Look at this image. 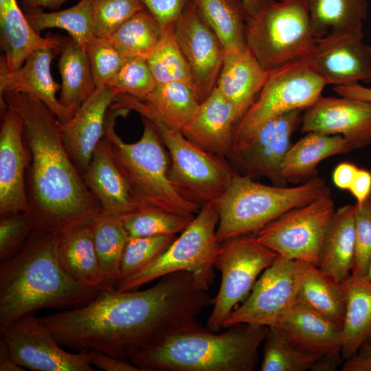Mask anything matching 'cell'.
<instances>
[{"label":"cell","instance_id":"26","mask_svg":"<svg viewBox=\"0 0 371 371\" xmlns=\"http://www.w3.org/2000/svg\"><path fill=\"white\" fill-rule=\"evenodd\" d=\"M114 104L135 111L143 117H157L181 131L190 120L200 101L194 89L183 82L157 84L144 99L117 95Z\"/></svg>","mask_w":371,"mask_h":371},{"label":"cell","instance_id":"32","mask_svg":"<svg viewBox=\"0 0 371 371\" xmlns=\"http://www.w3.org/2000/svg\"><path fill=\"white\" fill-rule=\"evenodd\" d=\"M58 67L61 77L58 100L75 113L96 89L86 47L67 37Z\"/></svg>","mask_w":371,"mask_h":371},{"label":"cell","instance_id":"30","mask_svg":"<svg viewBox=\"0 0 371 371\" xmlns=\"http://www.w3.org/2000/svg\"><path fill=\"white\" fill-rule=\"evenodd\" d=\"M58 259L67 274L85 286L104 288V276L95 249L89 223L61 234Z\"/></svg>","mask_w":371,"mask_h":371},{"label":"cell","instance_id":"22","mask_svg":"<svg viewBox=\"0 0 371 371\" xmlns=\"http://www.w3.org/2000/svg\"><path fill=\"white\" fill-rule=\"evenodd\" d=\"M276 325L300 350L320 355L341 352L343 323L328 319L296 297Z\"/></svg>","mask_w":371,"mask_h":371},{"label":"cell","instance_id":"51","mask_svg":"<svg viewBox=\"0 0 371 371\" xmlns=\"http://www.w3.org/2000/svg\"><path fill=\"white\" fill-rule=\"evenodd\" d=\"M348 191L355 198L356 203H362L371 194V172L359 168Z\"/></svg>","mask_w":371,"mask_h":371},{"label":"cell","instance_id":"43","mask_svg":"<svg viewBox=\"0 0 371 371\" xmlns=\"http://www.w3.org/2000/svg\"><path fill=\"white\" fill-rule=\"evenodd\" d=\"M157 82L144 58H126L106 87L116 95H128L144 99L156 87Z\"/></svg>","mask_w":371,"mask_h":371},{"label":"cell","instance_id":"17","mask_svg":"<svg viewBox=\"0 0 371 371\" xmlns=\"http://www.w3.org/2000/svg\"><path fill=\"white\" fill-rule=\"evenodd\" d=\"M363 36L359 28L330 31L317 38L310 62L326 85L371 83V46Z\"/></svg>","mask_w":371,"mask_h":371},{"label":"cell","instance_id":"52","mask_svg":"<svg viewBox=\"0 0 371 371\" xmlns=\"http://www.w3.org/2000/svg\"><path fill=\"white\" fill-rule=\"evenodd\" d=\"M359 168L349 162H341L333 172V183L339 189L348 190L352 183Z\"/></svg>","mask_w":371,"mask_h":371},{"label":"cell","instance_id":"23","mask_svg":"<svg viewBox=\"0 0 371 371\" xmlns=\"http://www.w3.org/2000/svg\"><path fill=\"white\" fill-rule=\"evenodd\" d=\"M83 179L104 214L122 217L142 207L135 198L104 136L94 150Z\"/></svg>","mask_w":371,"mask_h":371},{"label":"cell","instance_id":"35","mask_svg":"<svg viewBox=\"0 0 371 371\" xmlns=\"http://www.w3.org/2000/svg\"><path fill=\"white\" fill-rule=\"evenodd\" d=\"M104 276V289L115 286L122 256L129 238L122 217L100 213L89 223Z\"/></svg>","mask_w":371,"mask_h":371},{"label":"cell","instance_id":"9","mask_svg":"<svg viewBox=\"0 0 371 371\" xmlns=\"http://www.w3.org/2000/svg\"><path fill=\"white\" fill-rule=\"evenodd\" d=\"M326 85L310 58L270 71L254 102L234 126L230 153L245 148L258 128L270 120L313 106L322 97Z\"/></svg>","mask_w":371,"mask_h":371},{"label":"cell","instance_id":"24","mask_svg":"<svg viewBox=\"0 0 371 371\" xmlns=\"http://www.w3.org/2000/svg\"><path fill=\"white\" fill-rule=\"evenodd\" d=\"M236 122L233 106L215 87L211 94L200 102L181 132L202 149L227 158L232 150Z\"/></svg>","mask_w":371,"mask_h":371},{"label":"cell","instance_id":"10","mask_svg":"<svg viewBox=\"0 0 371 371\" xmlns=\"http://www.w3.org/2000/svg\"><path fill=\"white\" fill-rule=\"evenodd\" d=\"M145 118L155 124L168 150L170 161L168 179L177 192L200 207L216 202L236 174L227 159L202 149L180 130L157 117Z\"/></svg>","mask_w":371,"mask_h":371},{"label":"cell","instance_id":"3","mask_svg":"<svg viewBox=\"0 0 371 371\" xmlns=\"http://www.w3.org/2000/svg\"><path fill=\"white\" fill-rule=\"evenodd\" d=\"M61 234L36 227L15 256L0 263V330L39 310L82 306L102 291L63 270L58 254Z\"/></svg>","mask_w":371,"mask_h":371},{"label":"cell","instance_id":"44","mask_svg":"<svg viewBox=\"0 0 371 371\" xmlns=\"http://www.w3.org/2000/svg\"><path fill=\"white\" fill-rule=\"evenodd\" d=\"M91 5L95 36L106 38L145 8L139 0H93Z\"/></svg>","mask_w":371,"mask_h":371},{"label":"cell","instance_id":"15","mask_svg":"<svg viewBox=\"0 0 371 371\" xmlns=\"http://www.w3.org/2000/svg\"><path fill=\"white\" fill-rule=\"evenodd\" d=\"M301 109H295L265 123L243 149L231 153L227 160L236 173L253 179L265 177L273 185L288 186L282 166L293 133L302 122Z\"/></svg>","mask_w":371,"mask_h":371},{"label":"cell","instance_id":"40","mask_svg":"<svg viewBox=\"0 0 371 371\" xmlns=\"http://www.w3.org/2000/svg\"><path fill=\"white\" fill-rule=\"evenodd\" d=\"M262 371H304L311 370L322 356L293 346L277 325L269 326L264 339Z\"/></svg>","mask_w":371,"mask_h":371},{"label":"cell","instance_id":"45","mask_svg":"<svg viewBox=\"0 0 371 371\" xmlns=\"http://www.w3.org/2000/svg\"><path fill=\"white\" fill-rule=\"evenodd\" d=\"M96 89L106 87L126 58L106 38L93 36L86 46Z\"/></svg>","mask_w":371,"mask_h":371},{"label":"cell","instance_id":"53","mask_svg":"<svg viewBox=\"0 0 371 371\" xmlns=\"http://www.w3.org/2000/svg\"><path fill=\"white\" fill-rule=\"evenodd\" d=\"M333 90L339 95L357 98L371 102V88L355 83L347 85H335Z\"/></svg>","mask_w":371,"mask_h":371},{"label":"cell","instance_id":"58","mask_svg":"<svg viewBox=\"0 0 371 371\" xmlns=\"http://www.w3.org/2000/svg\"><path fill=\"white\" fill-rule=\"evenodd\" d=\"M366 278L371 282V259L369 263Z\"/></svg>","mask_w":371,"mask_h":371},{"label":"cell","instance_id":"28","mask_svg":"<svg viewBox=\"0 0 371 371\" xmlns=\"http://www.w3.org/2000/svg\"><path fill=\"white\" fill-rule=\"evenodd\" d=\"M355 205L339 207L334 213L327 229L318 267L338 282L351 274L356 250Z\"/></svg>","mask_w":371,"mask_h":371},{"label":"cell","instance_id":"59","mask_svg":"<svg viewBox=\"0 0 371 371\" xmlns=\"http://www.w3.org/2000/svg\"><path fill=\"white\" fill-rule=\"evenodd\" d=\"M271 1H286V0H271Z\"/></svg>","mask_w":371,"mask_h":371},{"label":"cell","instance_id":"54","mask_svg":"<svg viewBox=\"0 0 371 371\" xmlns=\"http://www.w3.org/2000/svg\"><path fill=\"white\" fill-rule=\"evenodd\" d=\"M343 363L341 352L322 355L313 365V371H335Z\"/></svg>","mask_w":371,"mask_h":371},{"label":"cell","instance_id":"46","mask_svg":"<svg viewBox=\"0 0 371 371\" xmlns=\"http://www.w3.org/2000/svg\"><path fill=\"white\" fill-rule=\"evenodd\" d=\"M37 227L31 213L0 216V263L15 256Z\"/></svg>","mask_w":371,"mask_h":371},{"label":"cell","instance_id":"5","mask_svg":"<svg viewBox=\"0 0 371 371\" xmlns=\"http://www.w3.org/2000/svg\"><path fill=\"white\" fill-rule=\"evenodd\" d=\"M129 109L113 104L106 115L104 137L113 155L141 206L194 216L201 207L181 196L170 183V161L155 124L143 117L144 131L135 143L124 142L115 131V120Z\"/></svg>","mask_w":371,"mask_h":371},{"label":"cell","instance_id":"41","mask_svg":"<svg viewBox=\"0 0 371 371\" xmlns=\"http://www.w3.org/2000/svg\"><path fill=\"white\" fill-rule=\"evenodd\" d=\"M194 216H185L153 207H140L122 216L129 237L176 235L181 233Z\"/></svg>","mask_w":371,"mask_h":371},{"label":"cell","instance_id":"50","mask_svg":"<svg viewBox=\"0 0 371 371\" xmlns=\"http://www.w3.org/2000/svg\"><path fill=\"white\" fill-rule=\"evenodd\" d=\"M343 363L341 371H371V342L363 344L355 354Z\"/></svg>","mask_w":371,"mask_h":371},{"label":"cell","instance_id":"7","mask_svg":"<svg viewBox=\"0 0 371 371\" xmlns=\"http://www.w3.org/2000/svg\"><path fill=\"white\" fill-rule=\"evenodd\" d=\"M306 0H267L246 19L247 48L270 71L309 58L317 43Z\"/></svg>","mask_w":371,"mask_h":371},{"label":"cell","instance_id":"34","mask_svg":"<svg viewBox=\"0 0 371 371\" xmlns=\"http://www.w3.org/2000/svg\"><path fill=\"white\" fill-rule=\"evenodd\" d=\"M199 14L221 41L225 52L243 50L247 12L240 0H192Z\"/></svg>","mask_w":371,"mask_h":371},{"label":"cell","instance_id":"19","mask_svg":"<svg viewBox=\"0 0 371 371\" xmlns=\"http://www.w3.org/2000/svg\"><path fill=\"white\" fill-rule=\"evenodd\" d=\"M301 131L341 135L352 150L371 144V102L322 97L302 115Z\"/></svg>","mask_w":371,"mask_h":371},{"label":"cell","instance_id":"1","mask_svg":"<svg viewBox=\"0 0 371 371\" xmlns=\"http://www.w3.org/2000/svg\"><path fill=\"white\" fill-rule=\"evenodd\" d=\"M214 302L181 271L142 291L104 289L82 306L38 318L62 346L130 361L166 335L199 324V315Z\"/></svg>","mask_w":371,"mask_h":371},{"label":"cell","instance_id":"57","mask_svg":"<svg viewBox=\"0 0 371 371\" xmlns=\"http://www.w3.org/2000/svg\"><path fill=\"white\" fill-rule=\"evenodd\" d=\"M240 1L245 7L247 16H254L263 8L267 0H240Z\"/></svg>","mask_w":371,"mask_h":371},{"label":"cell","instance_id":"20","mask_svg":"<svg viewBox=\"0 0 371 371\" xmlns=\"http://www.w3.org/2000/svg\"><path fill=\"white\" fill-rule=\"evenodd\" d=\"M116 96L108 87L98 88L69 121L59 122L64 146L82 176L89 166L94 150L104 136L107 112Z\"/></svg>","mask_w":371,"mask_h":371},{"label":"cell","instance_id":"11","mask_svg":"<svg viewBox=\"0 0 371 371\" xmlns=\"http://www.w3.org/2000/svg\"><path fill=\"white\" fill-rule=\"evenodd\" d=\"M278 254L260 243L255 234L231 238L221 243L214 267L221 273L218 292L207 327L219 332L223 322L238 303L245 300L256 278L271 266Z\"/></svg>","mask_w":371,"mask_h":371},{"label":"cell","instance_id":"8","mask_svg":"<svg viewBox=\"0 0 371 371\" xmlns=\"http://www.w3.org/2000/svg\"><path fill=\"white\" fill-rule=\"evenodd\" d=\"M218 212L215 202L204 203L179 237L159 256L133 275L119 281L118 291L137 290L157 278L186 271L198 285L208 290L215 273L214 261L221 249L216 238Z\"/></svg>","mask_w":371,"mask_h":371},{"label":"cell","instance_id":"29","mask_svg":"<svg viewBox=\"0 0 371 371\" xmlns=\"http://www.w3.org/2000/svg\"><path fill=\"white\" fill-rule=\"evenodd\" d=\"M352 149L339 135L310 132L291 146L282 166L283 176L289 183H305L317 175V166L322 160Z\"/></svg>","mask_w":371,"mask_h":371},{"label":"cell","instance_id":"21","mask_svg":"<svg viewBox=\"0 0 371 371\" xmlns=\"http://www.w3.org/2000/svg\"><path fill=\"white\" fill-rule=\"evenodd\" d=\"M57 54L49 47L38 48L12 74H8L0 63V93L5 91L25 93L43 102L60 123H65L74 113L64 107L56 95L61 86L53 79L50 66Z\"/></svg>","mask_w":371,"mask_h":371},{"label":"cell","instance_id":"47","mask_svg":"<svg viewBox=\"0 0 371 371\" xmlns=\"http://www.w3.org/2000/svg\"><path fill=\"white\" fill-rule=\"evenodd\" d=\"M355 205L356 250L352 275L366 278L371 259V194Z\"/></svg>","mask_w":371,"mask_h":371},{"label":"cell","instance_id":"56","mask_svg":"<svg viewBox=\"0 0 371 371\" xmlns=\"http://www.w3.org/2000/svg\"><path fill=\"white\" fill-rule=\"evenodd\" d=\"M68 0H20L23 10L48 8L56 10Z\"/></svg>","mask_w":371,"mask_h":371},{"label":"cell","instance_id":"6","mask_svg":"<svg viewBox=\"0 0 371 371\" xmlns=\"http://www.w3.org/2000/svg\"><path fill=\"white\" fill-rule=\"evenodd\" d=\"M330 194L318 176L300 186H268L236 172L223 194L215 202L218 222L216 238L221 243L240 235L256 234L284 212Z\"/></svg>","mask_w":371,"mask_h":371},{"label":"cell","instance_id":"49","mask_svg":"<svg viewBox=\"0 0 371 371\" xmlns=\"http://www.w3.org/2000/svg\"><path fill=\"white\" fill-rule=\"evenodd\" d=\"M91 364L105 371H140L130 361L110 356L98 350L88 351Z\"/></svg>","mask_w":371,"mask_h":371},{"label":"cell","instance_id":"13","mask_svg":"<svg viewBox=\"0 0 371 371\" xmlns=\"http://www.w3.org/2000/svg\"><path fill=\"white\" fill-rule=\"evenodd\" d=\"M12 359L37 371H93L88 351L69 352L34 314L21 317L0 330Z\"/></svg>","mask_w":371,"mask_h":371},{"label":"cell","instance_id":"36","mask_svg":"<svg viewBox=\"0 0 371 371\" xmlns=\"http://www.w3.org/2000/svg\"><path fill=\"white\" fill-rule=\"evenodd\" d=\"M314 36L330 31L363 28L368 16L366 0H306Z\"/></svg>","mask_w":371,"mask_h":371},{"label":"cell","instance_id":"48","mask_svg":"<svg viewBox=\"0 0 371 371\" xmlns=\"http://www.w3.org/2000/svg\"><path fill=\"white\" fill-rule=\"evenodd\" d=\"M163 27L172 25L190 0H139Z\"/></svg>","mask_w":371,"mask_h":371},{"label":"cell","instance_id":"2","mask_svg":"<svg viewBox=\"0 0 371 371\" xmlns=\"http://www.w3.org/2000/svg\"><path fill=\"white\" fill-rule=\"evenodd\" d=\"M0 100L23 122L29 151L26 188L37 227L63 233L89 223L102 210L67 152L55 115L25 93L5 91Z\"/></svg>","mask_w":371,"mask_h":371},{"label":"cell","instance_id":"4","mask_svg":"<svg viewBox=\"0 0 371 371\" xmlns=\"http://www.w3.org/2000/svg\"><path fill=\"white\" fill-rule=\"evenodd\" d=\"M218 333L201 324L166 335L130 360L140 371H253L269 327L239 324Z\"/></svg>","mask_w":371,"mask_h":371},{"label":"cell","instance_id":"42","mask_svg":"<svg viewBox=\"0 0 371 371\" xmlns=\"http://www.w3.org/2000/svg\"><path fill=\"white\" fill-rule=\"evenodd\" d=\"M176 238V235L129 237L120 260L117 283L150 263Z\"/></svg>","mask_w":371,"mask_h":371},{"label":"cell","instance_id":"25","mask_svg":"<svg viewBox=\"0 0 371 371\" xmlns=\"http://www.w3.org/2000/svg\"><path fill=\"white\" fill-rule=\"evenodd\" d=\"M1 48L4 52L0 63L12 74L24 63L34 50L43 47L60 54L67 37H42L29 24L16 0H0Z\"/></svg>","mask_w":371,"mask_h":371},{"label":"cell","instance_id":"14","mask_svg":"<svg viewBox=\"0 0 371 371\" xmlns=\"http://www.w3.org/2000/svg\"><path fill=\"white\" fill-rule=\"evenodd\" d=\"M302 261L278 255L256 282L251 293L223 322V328L247 324L271 326L291 306L296 297Z\"/></svg>","mask_w":371,"mask_h":371},{"label":"cell","instance_id":"39","mask_svg":"<svg viewBox=\"0 0 371 371\" xmlns=\"http://www.w3.org/2000/svg\"><path fill=\"white\" fill-rule=\"evenodd\" d=\"M147 62L157 84L183 82L194 89L188 63L175 37L174 25L163 27Z\"/></svg>","mask_w":371,"mask_h":371},{"label":"cell","instance_id":"37","mask_svg":"<svg viewBox=\"0 0 371 371\" xmlns=\"http://www.w3.org/2000/svg\"><path fill=\"white\" fill-rule=\"evenodd\" d=\"M92 1L80 0L71 8L52 12H45L42 8L23 11L36 33L40 34L46 28H60L66 30L74 41L86 47L95 36Z\"/></svg>","mask_w":371,"mask_h":371},{"label":"cell","instance_id":"33","mask_svg":"<svg viewBox=\"0 0 371 371\" xmlns=\"http://www.w3.org/2000/svg\"><path fill=\"white\" fill-rule=\"evenodd\" d=\"M296 298L328 319L344 323L346 300L342 284L325 274L317 266L302 261Z\"/></svg>","mask_w":371,"mask_h":371},{"label":"cell","instance_id":"55","mask_svg":"<svg viewBox=\"0 0 371 371\" xmlns=\"http://www.w3.org/2000/svg\"><path fill=\"white\" fill-rule=\"evenodd\" d=\"M25 370L12 359L5 339L1 336L0 371H24Z\"/></svg>","mask_w":371,"mask_h":371},{"label":"cell","instance_id":"38","mask_svg":"<svg viewBox=\"0 0 371 371\" xmlns=\"http://www.w3.org/2000/svg\"><path fill=\"white\" fill-rule=\"evenodd\" d=\"M162 26L146 8L120 25L108 39L126 58H146L157 43Z\"/></svg>","mask_w":371,"mask_h":371},{"label":"cell","instance_id":"16","mask_svg":"<svg viewBox=\"0 0 371 371\" xmlns=\"http://www.w3.org/2000/svg\"><path fill=\"white\" fill-rule=\"evenodd\" d=\"M174 31L201 102L216 86L223 63L224 48L199 14L192 0L174 24Z\"/></svg>","mask_w":371,"mask_h":371},{"label":"cell","instance_id":"27","mask_svg":"<svg viewBox=\"0 0 371 371\" xmlns=\"http://www.w3.org/2000/svg\"><path fill=\"white\" fill-rule=\"evenodd\" d=\"M269 73L248 48L225 52L216 88L233 106L237 122L254 102Z\"/></svg>","mask_w":371,"mask_h":371},{"label":"cell","instance_id":"18","mask_svg":"<svg viewBox=\"0 0 371 371\" xmlns=\"http://www.w3.org/2000/svg\"><path fill=\"white\" fill-rule=\"evenodd\" d=\"M1 117L0 216L31 213L26 188L29 151L23 137V122L8 105L1 109Z\"/></svg>","mask_w":371,"mask_h":371},{"label":"cell","instance_id":"31","mask_svg":"<svg viewBox=\"0 0 371 371\" xmlns=\"http://www.w3.org/2000/svg\"><path fill=\"white\" fill-rule=\"evenodd\" d=\"M346 315L342 329L343 362L366 342H371V282L352 274L341 282Z\"/></svg>","mask_w":371,"mask_h":371},{"label":"cell","instance_id":"12","mask_svg":"<svg viewBox=\"0 0 371 371\" xmlns=\"http://www.w3.org/2000/svg\"><path fill=\"white\" fill-rule=\"evenodd\" d=\"M335 212L330 194L324 195L284 212L255 236L280 256L318 267L322 244Z\"/></svg>","mask_w":371,"mask_h":371}]
</instances>
